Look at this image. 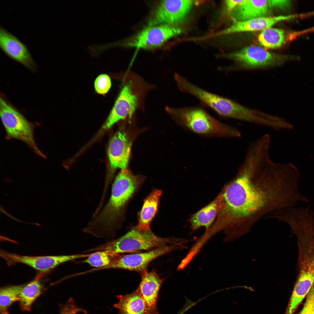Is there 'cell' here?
I'll return each mask as SVG.
<instances>
[{
    "label": "cell",
    "mask_w": 314,
    "mask_h": 314,
    "mask_svg": "<svg viewBox=\"0 0 314 314\" xmlns=\"http://www.w3.org/2000/svg\"><path fill=\"white\" fill-rule=\"evenodd\" d=\"M111 86L110 77L106 74L99 76L96 79L94 83L95 91L98 93L104 95L109 91Z\"/></svg>",
    "instance_id": "cell-24"
},
{
    "label": "cell",
    "mask_w": 314,
    "mask_h": 314,
    "mask_svg": "<svg viewBox=\"0 0 314 314\" xmlns=\"http://www.w3.org/2000/svg\"><path fill=\"white\" fill-rule=\"evenodd\" d=\"M270 154L256 146L247 147L235 176L219 193L212 234L223 231L224 241H233L248 233L264 215L306 201L298 189L297 169L290 163L274 162Z\"/></svg>",
    "instance_id": "cell-1"
},
{
    "label": "cell",
    "mask_w": 314,
    "mask_h": 314,
    "mask_svg": "<svg viewBox=\"0 0 314 314\" xmlns=\"http://www.w3.org/2000/svg\"><path fill=\"white\" fill-rule=\"evenodd\" d=\"M89 254L47 256H28L0 251V255L9 265L21 263L27 265L42 273H46L64 263L86 258Z\"/></svg>",
    "instance_id": "cell-9"
},
{
    "label": "cell",
    "mask_w": 314,
    "mask_h": 314,
    "mask_svg": "<svg viewBox=\"0 0 314 314\" xmlns=\"http://www.w3.org/2000/svg\"><path fill=\"white\" fill-rule=\"evenodd\" d=\"M162 191L153 189L144 199L142 208L138 214V224L136 226L139 229L147 230L158 210Z\"/></svg>",
    "instance_id": "cell-19"
},
{
    "label": "cell",
    "mask_w": 314,
    "mask_h": 314,
    "mask_svg": "<svg viewBox=\"0 0 314 314\" xmlns=\"http://www.w3.org/2000/svg\"><path fill=\"white\" fill-rule=\"evenodd\" d=\"M194 3L190 0L162 1L155 10L149 22L150 26H174L182 22L187 16Z\"/></svg>",
    "instance_id": "cell-12"
},
{
    "label": "cell",
    "mask_w": 314,
    "mask_h": 314,
    "mask_svg": "<svg viewBox=\"0 0 314 314\" xmlns=\"http://www.w3.org/2000/svg\"><path fill=\"white\" fill-rule=\"evenodd\" d=\"M168 113L182 126L198 134L216 137L239 138L240 131L211 116L202 107L167 106Z\"/></svg>",
    "instance_id": "cell-4"
},
{
    "label": "cell",
    "mask_w": 314,
    "mask_h": 314,
    "mask_svg": "<svg viewBox=\"0 0 314 314\" xmlns=\"http://www.w3.org/2000/svg\"><path fill=\"white\" fill-rule=\"evenodd\" d=\"M224 57L234 61L236 65L227 69H250L266 68L281 65L289 58L270 52L256 45L244 47L240 50L226 53Z\"/></svg>",
    "instance_id": "cell-6"
},
{
    "label": "cell",
    "mask_w": 314,
    "mask_h": 314,
    "mask_svg": "<svg viewBox=\"0 0 314 314\" xmlns=\"http://www.w3.org/2000/svg\"><path fill=\"white\" fill-rule=\"evenodd\" d=\"M291 15L264 17L248 20L233 22L229 27L219 32L217 35H224L242 32L263 30L282 21L291 18Z\"/></svg>",
    "instance_id": "cell-16"
},
{
    "label": "cell",
    "mask_w": 314,
    "mask_h": 314,
    "mask_svg": "<svg viewBox=\"0 0 314 314\" xmlns=\"http://www.w3.org/2000/svg\"><path fill=\"white\" fill-rule=\"evenodd\" d=\"M288 35L283 30L270 27L263 30L258 35V40L262 46L275 49L281 46L289 39Z\"/></svg>",
    "instance_id": "cell-20"
},
{
    "label": "cell",
    "mask_w": 314,
    "mask_h": 314,
    "mask_svg": "<svg viewBox=\"0 0 314 314\" xmlns=\"http://www.w3.org/2000/svg\"><path fill=\"white\" fill-rule=\"evenodd\" d=\"M85 313L83 309L78 307L72 299H70L63 307L60 314H77L79 313Z\"/></svg>",
    "instance_id": "cell-26"
},
{
    "label": "cell",
    "mask_w": 314,
    "mask_h": 314,
    "mask_svg": "<svg viewBox=\"0 0 314 314\" xmlns=\"http://www.w3.org/2000/svg\"><path fill=\"white\" fill-rule=\"evenodd\" d=\"M122 81L119 94L103 126L104 129L110 128L118 121L127 117L131 121L136 110L144 111L146 97L155 87L139 75L130 71L124 74Z\"/></svg>",
    "instance_id": "cell-3"
},
{
    "label": "cell",
    "mask_w": 314,
    "mask_h": 314,
    "mask_svg": "<svg viewBox=\"0 0 314 314\" xmlns=\"http://www.w3.org/2000/svg\"><path fill=\"white\" fill-rule=\"evenodd\" d=\"M187 240L174 237L163 238L155 235L150 229L142 230L135 226L121 237L101 245L91 251H104L113 254L138 253L170 245L183 244Z\"/></svg>",
    "instance_id": "cell-5"
},
{
    "label": "cell",
    "mask_w": 314,
    "mask_h": 314,
    "mask_svg": "<svg viewBox=\"0 0 314 314\" xmlns=\"http://www.w3.org/2000/svg\"><path fill=\"white\" fill-rule=\"evenodd\" d=\"M118 302L114 307L118 314H149L146 303L139 288L133 292L117 296Z\"/></svg>",
    "instance_id": "cell-18"
},
{
    "label": "cell",
    "mask_w": 314,
    "mask_h": 314,
    "mask_svg": "<svg viewBox=\"0 0 314 314\" xmlns=\"http://www.w3.org/2000/svg\"><path fill=\"white\" fill-rule=\"evenodd\" d=\"M140 273L141 281L138 287L146 303L149 314H158L157 302L164 279L154 271L149 272L146 269Z\"/></svg>",
    "instance_id": "cell-14"
},
{
    "label": "cell",
    "mask_w": 314,
    "mask_h": 314,
    "mask_svg": "<svg viewBox=\"0 0 314 314\" xmlns=\"http://www.w3.org/2000/svg\"><path fill=\"white\" fill-rule=\"evenodd\" d=\"M144 177L121 169L113 185L110 197L102 210L84 228L87 233L109 240L120 226L127 205L143 183Z\"/></svg>",
    "instance_id": "cell-2"
},
{
    "label": "cell",
    "mask_w": 314,
    "mask_h": 314,
    "mask_svg": "<svg viewBox=\"0 0 314 314\" xmlns=\"http://www.w3.org/2000/svg\"><path fill=\"white\" fill-rule=\"evenodd\" d=\"M24 285L8 286L1 288L0 291V308L2 311L13 302L19 299L21 292Z\"/></svg>",
    "instance_id": "cell-22"
},
{
    "label": "cell",
    "mask_w": 314,
    "mask_h": 314,
    "mask_svg": "<svg viewBox=\"0 0 314 314\" xmlns=\"http://www.w3.org/2000/svg\"><path fill=\"white\" fill-rule=\"evenodd\" d=\"M181 32L180 28L174 26L164 24L149 26L138 33L126 45L137 49L156 48Z\"/></svg>",
    "instance_id": "cell-11"
},
{
    "label": "cell",
    "mask_w": 314,
    "mask_h": 314,
    "mask_svg": "<svg viewBox=\"0 0 314 314\" xmlns=\"http://www.w3.org/2000/svg\"><path fill=\"white\" fill-rule=\"evenodd\" d=\"M272 10L269 0H244L230 13L233 22H236L269 16Z\"/></svg>",
    "instance_id": "cell-15"
},
{
    "label": "cell",
    "mask_w": 314,
    "mask_h": 314,
    "mask_svg": "<svg viewBox=\"0 0 314 314\" xmlns=\"http://www.w3.org/2000/svg\"><path fill=\"white\" fill-rule=\"evenodd\" d=\"M40 278L37 276L22 288L19 301L23 310L30 311L32 304L41 293L42 286Z\"/></svg>",
    "instance_id": "cell-21"
},
{
    "label": "cell",
    "mask_w": 314,
    "mask_h": 314,
    "mask_svg": "<svg viewBox=\"0 0 314 314\" xmlns=\"http://www.w3.org/2000/svg\"><path fill=\"white\" fill-rule=\"evenodd\" d=\"M0 47L10 58L30 69L35 64L27 46L3 27H0Z\"/></svg>",
    "instance_id": "cell-13"
},
{
    "label": "cell",
    "mask_w": 314,
    "mask_h": 314,
    "mask_svg": "<svg viewBox=\"0 0 314 314\" xmlns=\"http://www.w3.org/2000/svg\"><path fill=\"white\" fill-rule=\"evenodd\" d=\"M306 298L303 308L298 314H314V283Z\"/></svg>",
    "instance_id": "cell-25"
},
{
    "label": "cell",
    "mask_w": 314,
    "mask_h": 314,
    "mask_svg": "<svg viewBox=\"0 0 314 314\" xmlns=\"http://www.w3.org/2000/svg\"><path fill=\"white\" fill-rule=\"evenodd\" d=\"M220 208L219 194L210 203L191 215L188 221L191 229L194 231L203 226L205 231H208L215 220Z\"/></svg>",
    "instance_id": "cell-17"
},
{
    "label": "cell",
    "mask_w": 314,
    "mask_h": 314,
    "mask_svg": "<svg viewBox=\"0 0 314 314\" xmlns=\"http://www.w3.org/2000/svg\"><path fill=\"white\" fill-rule=\"evenodd\" d=\"M1 314H9L6 309L3 310Z\"/></svg>",
    "instance_id": "cell-29"
},
{
    "label": "cell",
    "mask_w": 314,
    "mask_h": 314,
    "mask_svg": "<svg viewBox=\"0 0 314 314\" xmlns=\"http://www.w3.org/2000/svg\"><path fill=\"white\" fill-rule=\"evenodd\" d=\"M134 128L132 124L127 129L118 131L110 141L108 154L110 168L113 170L127 168L133 142L139 132Z\"/></svg>",
    "instance_id": "cell-10"
},
{
    "label": "cell",
    "mask_w": 314,
    "mask_h": 314,
    "mask_svg": "<svg viewBox=\"0 0 314 314\" xmlns=\"http://www.w3.org/2000/svg\"><path fill=\"white\" fill-rule=\"evenodd\" d=\"M114 254L104 251H97L90 254L81 263H86L96 268H100L108 265L111 263Z\"/></svg>",
    "instance_id": "cell-23"
},
{
    "label": "cell",
    "mask_w": 314,
    "mask_h": 314,
    "mask_svg": "<svg viewBox=\"0 0 314 314\" xmlns=\"http://www.w3.org/2000/svg\"><path fill=\"white\" fill-rule=\"evenodd\" d=\"M272 10H285L291 7V2L289 0H269Z\"/></svg>",
    "instance_id": "cell-27"
},
{
    "label": "cell",
    "mask_w": 314,
    "mask_h": 314,
    "mask_svg": "<svg viewBox=\"0 0 314 314\" xmlns=\"http://www.w3.org/2000/svg\"><path fill=\"white\" fill-rule=\"evenodd\" d=\"M244 0H227L225 1V4L228 12L230 13Z\"/></svg>",
    "instance_id": "cell-28"
},
{
    "label": "cell",
    "mask_w": 314,
    "mask_h": 314,
    "mask_svg": "<svg viewBox=\"0 0 314 314\" xmlns=\"http://www.w3.org/2000/svg\"><path fill=\"white\" fill-rule=\"evenodd\" d=\"M0 115L8 137L24 142L38 154L44 156L35 143L31 124L1 98L0 100Z\"/></svg>",
    "instance_id": "cell-7"
},
{
    "label": "cell",
    "mask_w": 314,
    "mask_h": 314,
    "mask_svg": "<svg viewBox=\"0 0 314 314\" xmlns=\"http://www.w3.org/2000/svg\"><path fill=\"white\" fill-rule=\"evenodd\" d=\"M181 244L170 245L145 252L127 254H114L110 263L97 270L110 269H122L141 273L147 269L153 260L165 254L176 249H183Z\"/></svg>",
    "instance_id": "cell-8"
}]
</instances>
